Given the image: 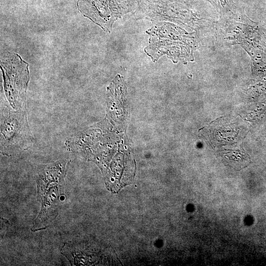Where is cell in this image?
<instances>
[{
    "instance_id": "cell-1",
    "label": "cell",
    "mask_w": 266,
    "mask_h": 266,
    "mask_svg": "<svg viewBox=\"0 0 266 266\" xmlns=\"http://www.w3.org/2000/svg\"><path fill=\"white\" fill-rule=\"evenodd\" d=\"M68 162L58 161L41 166L37 170L36 181L41 211L35 221L34 228L45 227L57 215L58 205L64 193V177Z\"/></svg>"
},
{
    "instance_id": "cell-2",
    "label": "cell",
    "mask_w": 266,
    "mask_h": 266,
    "mask_svg": "<svg viewBox=\"0 0 266 266\" xmlns=\"http://www.w3.org/2000/svg\"><path fill=\"white\" fill-rule=\"evenodd\" d=\"M220 0L221 1L222 4L223 5L224 4H225V3H226V0Z\"/></svg>"
}]
</instances>
